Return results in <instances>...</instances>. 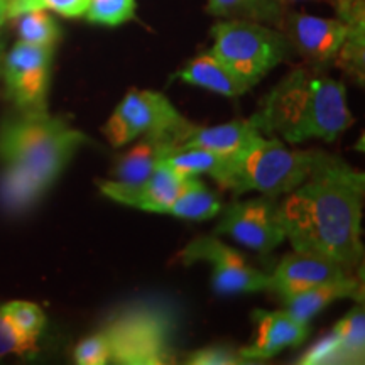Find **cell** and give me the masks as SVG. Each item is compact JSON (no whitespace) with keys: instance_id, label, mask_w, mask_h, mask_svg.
Masks as SVG:
<instances>
[{"instance_id":"30","label":"cell","mask_w":365,"mask_h":365,"mask_svg":"<svg viewBox=\"0 0 365 365\" xmlns=\"http://www.w3.org/2000/svg\"><path fill=\"white\" fill-rule=\"evenodd\" d=\"M298 364L303 365H323V364H345L344 355H341L339 340L336 336L328 335L313 345L307 354L301 357Z\"/></svg>"},{"instance_id":"12","label":"cell","mask_w":365,"mask_h":365,"mask_svg":"<svg viewBox=\"0 0 365 365\" xmlns=\"http://www.w3.org/2000/svg\"><path fill=\"white\" fill-rule=\"evenodd\" d=\"M191 176H182L161 163L148 180L139 185H125L113 180L98 182L100 191L113 202L150 213H166Z\"/></svg>"},{"instance_id":"33","label":"cell","mask_w":365,"mask_h":365,"mask_svg":"<svg viewBox=\"0 0 365 365\" xmlns=\"http://www.w3.org/2000/svg\"><path fill=\"white\" fill-rule=\"evenodd\" d=\"M284 2H298V0H284Z\"/></svg>"},{"instance_id":"17","label":"cell","mask_w":365,"mask_h":365,"mask_svg":"<svg viewBox=\"0 0 365 365\" xmlns=\"http://www.w3.org/2000/svg\"><path fill=\"white\" fill-rule=\"evenodd\" d=\"M336 19L346 26V36L335 61L355 80H364L365 4L364 0H335Z\"/></svg>"},{"instance_id":"5","label":"cell","mask_w":365,"mask_h":365,"mask_svg":"<svg viewBox=\"0 0 365 365\" xmlns=\"http://www.w3.org/2000/svg\"><path fill=\"white\" fill-rule=\"evenodd\" d=\"M100 333L118 365H164L175 362V318L170 308L137 303L117 309Z\"/></svg>"},{"instance_id":"29","label":"cell","mask_w":365,"mask_h":365,"mask_svg":"<svg viewBox=\"0 0 365 365\" xmlns=\"http://www.w3.org/2000/svg\"><path fill=\"white\" fill-rule=\"evenodd\" d=\"M190 365H240L249 364L247 359L240 355L239 350H232L230 346L218 345L207 346V349L196 350L186 360Z\"/></svg>"},{"instance_id":"22","label":"cell","mask_w":365,"mask_h":365,"mask_svg":"<svg viewBox=\"0 0 365 365\" xmlns=\"http://www.w3.org/2000/svg\"><path fill=\"white\" fill-rule=\"evenodd\" d=\"M284 0H208L207 12L215 17L264 21L279 24L284 16Z\"/></svg>"},{"instance_id":"21","label":"cell","mask_w":365,"mask_h":365,"mask_svg":"<svg viewBox=\"0 0 365 365\" xmlns=\"http://www.w3.org/2000/svg\"><path fill=\"white\" fill-rule=\"evenodd\" d=\"M228 158L223 154L202 148H186L176 150L175 154L164 159V164L171 166L182 176H200L208 175L222 186L227 176Z\"/></svg>"},{"instance_id":"15","label":"cell","mask_w":365,"mask_h":365,"mask_svg":"<svg viewBox=\"0 0 365 365\" xmlns=\"http://www.w3.org/2000/svg\"><path fill=\"white\" fill-rule=\"evenodd\" d=\"M134 145L117 159L112 170L113 181L139 185L153 175L164 159L180 150L176 134H148L134 140Z\"/></svg>"},{"instance_id":"24","label":"cell","mask_w":365,"mask_h":365,"mask_svg":"<svg viewBox=\"0 0 365 365\" xmlns=\"http://www.w3.org/2000/svg\"><path fill=\"white\" fill-rule=\"evenodd\" d=\"M0 313L22 339L38 346V340L46 325V317L38 304L29 301H9L6 304H0Z\"/></svg>"},{"instance_id":"11","label":"cell","mask_w":365,"mask_h":365,"mask_svg":"<svg viewBox=\"0 0 365 365\" xmlns=\"http://www.w3.org/2000/svg\"><path fill=\"white\" fill-rule=\"evenodd\" d=\"M279 29L289 48L298 51L314 68L335 61L346 36V26L340 19L301 12H284Z\"/></svg>"},{"instance_id":"14","label":"cell","mask_w":365,"mask_h":365,"mask_svg":"<svg viewBox=\"0 0 365 365\" xmlns=\"http://www.w3.org/2000/svg\"><path fill=\"white\" fill-rule=\"evenodd\" d=\"M255 339L252 344L240 349L239 352L244 359L262 360L271 359L282 352L284 349L298 346L307 340L309 327L308 323L294 318L286 309L279 312H254Z\"/></svg>"},{"instance_id":"7","label":"cell","mask_w":365,"mask_h":365,"mask_svg":"<svg viewBox=\"0 0 365 365\" xmlns=\"http://www.w3.org/2000/svg\"><path fill=\"white\" fill-rule=\"evenodd\" d=\"M190 120H186L170 98L153 90L132 88L120 100L117 108L102 127L103 135L113 148L134 143L148 134H176L181 143L191 130Z\"/></svg>"},{"instance_id":"13","label":"cell","mask_w":365,"mask_h":365,"mask_svg":"<svg viewBox=\"0 0 365 365\" xmlns=\"http://www.w3.org/2000/svg\"><path fill=\"white\" fill-rule=\"evenodd\" d=\"M349 276L350 271L330 259L294 250L293 254L284 255L277 264L276 271L271 274L272 293L284 298L318 284L345 279Z\"/></svg>"},{"instance_id":"16","label":"cell","mask_w":365,"mask_h":365,"mask_svg":"<svg viewBox=\"0 0 365 365\" xmlns=\"http://www.w3.org/2000/svg\"><path fill=\"white\" fill-rule=\"evenodd\" d=\"M264 134L257 129L252 117L245 120H232L227 124L200 127L193 125L181 143V149L202 148L213 153L232 156L245 149Z\"/></svg>"},{"instance_id":"9","label":"cell","mask_w":365,"mask_h":365,"mask_svg":"<svg viewBox=\"0 0 365 365\" xmlns=\"http://www.w3.org/2000/svg\"><path fill=\"white\" fill-rule=\"evenodd\" d=\"M53 46H36L19 41L4 58L6 91L17 110H46Z\"/></svg>"},{"instance_id":"32","label":"cell","mask_w":365,"mask_h":365,"mask_svg":"<svg viewBox=\"0 0 365 365\" xmlns=\"http://www.w3.org/2000/svg\"><path fill=\"white\" fill-rule=\"evenodd\" d=\"M9 19V0H0V27Z\"/></svg>"},{"instance_id":"27","label":"cell","mask_w":365,"mask_h":365,"mask_svg":"<svg viewBox=\"0 0 365 365\" xmlns=\"http://www.w3.org/2000/svg\"><path fill=\"white\" fill-rule=\"evenodd\" d=\"M90 0H9V19H14L22 12L44 9L63 17H83Z\"/></svg>"},{"instance_id":"25","label":"cell","mask_w":365,"mask_h":365,"mask_svg":"<svg viewBox=\"0 0 365 365\" xmlns=\"http://www.w3.org/2000/svg\"><path fill=\"white\" fill-rule=\"evenodd\" d=\"M17 33H19L21 41L36 46H53L61 38V29L58 22L44 9H34L19 14L17 17Z\"/></svg>"},{"instance_id":"1","label":"cell","mask_w":365,"mask_h":365,"mask_svg":"<svg viewBox=\"0 0 365 365\" xmlns=\"http://www.w3.org/2000/svg\"><path fill=\"white\" fill-rule=\"evenodd\" d=\"M364 173L340 158L317 150L313 168L298 188L277 203V217L294 250L357 267L364 255Z\"/></svg>"},{"instance_id":"20","label":"cell","mask_w":365,"mask_h":365,"mask_svg":"<svg viewBox=\"0 0 365 365\" xmlns=\"http://www.w3.org/2000/svg\"><path fill=\"white\" fill-rule=\"evenodd\" d=\"M222 208L223 203L218 195L208 190L198 176H191L166 213L182 220L202 222L220 215Z\"/></svg>"},{"instance_id":"19","label":"cell","mask_w":365,"mask_h":365,"mask_svg":"<svg viewBox=\"0 0 365 365\" xmlns=\"http://www.w3.org/2000/svg\"><path fill=\"white\" fill-rule=\"evenodd\" d=\"M178 76L186 83L210 90L223 97H240L249 86L237 78L212 51L191 59Z\"/></svg>"},{"instance_id":"2","label":"cell","mask_w":365,"mask_h":365,"mask_svg":"<svg viewBox=\"0 0 365 365\" xmlns=\"http://www.w3.org/2000/svg\"><path fill=\"white\" fill-rule=\"evenodd\" d=\"M88 137L48 110H17L0 124V203L14 215L39 202Z\"/></svg>"},{"instance_id":"8","label":"cell","mask_w":365,"mask_h":365,"mask_svg":"<svg viewBox=\"0 0 365 365\" xmlns=\"http://www.w3.org/2000/svg\"><path fill=\"white\" fill-rule=\"evenodd\" d=\"M180 259L186 266L202 261L212 264L213 287L220 294L272 291L271 274L250 267L244 255L228 247L217 237H196L181 250Z\"/></svg>"},{"instance_id":"3","label":"cell","mask_w":365,"mask_h":365,"mask_svg":"<svg viewBox=\"0 0 365 365\" xmlns=\"http://www.w3.org/2000/svg\"><path fill=\"white\" fill-rule=\"evenodd\" d=\"M252 120L264 135L282 143H333L354 124V115L341 81L317 68H298L269 91Z\"/></svg>"},{"instance_id":"10","label":"cell","mask_w":365,"mask_h":365,"mask_svg":"<svg viewBox=\"0 0 365 365\" xmlns=\"http://www.w3.org/2000/svg\"><path fill=\"white\" fill-rule=\"evenodd\" d=\"M217 234L232 237L250 250L259 254L272 252L286 240L284 228L277 217L276 198H259L234 202L222 208Z\"/></svg>"},{"instance_id":"23","label":"cell","mask_w":365,"mask_h":365,"mask_svg":"<svg viewBox=\"0 0 365 365\" xmlns=\"http://www.w3.org/2000/svg\"><path fill=\"white\" fill-rule=\"evenodd\" d=\"M345 364H364L365 359V313L364 303L355 304L333 328Z\"/></svg>"},{"instance_id":"18","label":"cell","mask_w":365,"mask_h":365,"mask_svg":"<svg viewBox=\"0 0 365 365\" xmlns=\"http://www.w3.org/2000/svg\"><path fill=\"white\" fill-rule=\"evenodd\" d=\"M344 298H352L357 301L362 299V286L352 276L340 281L318 284L309 287V289L301 291V293L284 296L281 299L287 313H291L294 318L301 319V322L308 323L314 314L323 312L328 304Z\"/></svg>"},{"instance_id":"4","label":"cell","mask_w":365,"mask_h":365,"mask_svg":"<svg viewBox=\"0 0 365 365\" xmlns=\"http://www.w3.org/2000/svg\"><path fill=\"white\" fill-rule=\"evenodd\" d=\"M317 150H293L277 137H259L245 149L228 158L222 188L240 196L257 191L269 198L298 188L312 171Z\"/></svg>"},{"instance_id":"26","label":"cell","mask_w":365,"mask_h":365,"mask_svg":"<svg viewBox=\"0 0 365 365\" xmlns=\"http://www.w3.org/2000/svg\"><path fill=\"white\" fill-rule=\"evenodd\" d=\"M135 14V0H90L85 19L91 24L120 26Z\"/></svg>"},{"instance_id":"31","label":"cell","mask_w":365,"mask_h":365,"mask_svg":"<svg viewBox=\"0 0 365 365\" xmlns=\"http://www.w3.org/2000/svg\"><path fill=\"white\" fill-rule=\"evenodd\" d=\"M36 345L26 341L22 336L11 327V323L0 313V359L7 355H27L33 354Z\"/></svg>"},{"instance_id":"6","label":"cell","mask_w":365,"mask_h":365,"mask_svg":"<svg viewBox=\"0 0 365 365\" xmlns=\"http://www.w3.org/2000/svg\"><path fill=\"white\" fill-rule=\"evenodd\" d=\"M212 36V53L249 88L281 65L291 49L281 31L255 21H220Z\"/></svg>"},{"instance_id":"28","label":"cell","mask_w":365,"mask_h":365,"mask_svg":"<svg viewBox=\"0 0 365 365\" xmlns=\"http://www.w3.org/2000/svg\"><path fill=\"white\" fill-rule=\"evenodd\" d=\"M75 362L80 365H103L110 362V350L102 333L86 336L75 349Z\"/></svg>"}]
</instances>
